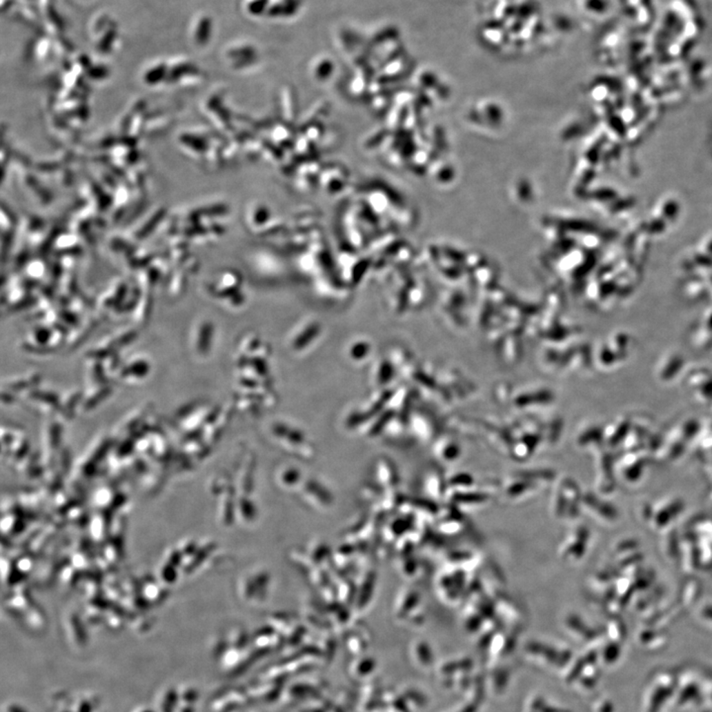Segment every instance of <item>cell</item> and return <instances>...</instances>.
<instances>
[{"mask_svg": "<svg viewBox=\"0 0 712 712\" xmlns=\"http://www.w3.org/2000/svg\"><path fill=\"white\" fill-rule=\"evenodd\" d=\"M542 489L540 484L522 474L508 478L502 483L501 492L506 501L520 503L536 496Z\"/></svg>", "mask_w": 712, "mask_h": 712, "instance_id": "1", "label": "cell"}, {"mask_svg": "<svg viewBox=\"0 0 712 712\" xmlns=\"http://www.w3.org/2000/svg\"><path fill=\"white\" fill-rule=\"evenodd\" d=\"M448 573H442L438 577L437 592L442 601L449 604H455L459 602L461 595L464 593L465 585H467V578L462 570L451 569Z\"/></svg>", "mask_w": 712, "mask_h": 712, "instance_id": "2", "label": "cell"}, {"mask_svg": "<svg viewBox=\"0 0 712 712\" xmlns=\"http://www.w3.org/2000/svg\"><path fill=\"white\" fill-rule=\"evenodd\" d=\"M451 504L458 510L473 511L483 508L490 503L491 496L486 493L475 489L463 492H451L447 494Z\"/></svg>", "mask_w": 712, "mask_h": 712, "instance_id": "3", "label": "cell"}, {"mask_svg": "<svg viewBox=\"0 0 712 712\" xmlns=\"http://www.w3.org/2000/svg\"><path fill=\"white\" fill-rule=\"evenodd\" d=\"M561 489L563 491L564 497H565L566 504H567V513H566L565 520H571L576 517V504L579 503V495L578 490H577L576 484L573 483L572 481L560 480Z\"/></svg>", "mask_w": 712, "mask_h": 712, "instance_id": "4", "label": "cell"}, {"mask_svg": "<svg viewBox=\"0 0 712 712\" xmlns=\"http://www.w3.org/2000/svg\"><path fill=\"white\" fill-rule=\"evenodd\" d=\"M550 513L552 517L556 520H565L567 513V504L563 491L561 489L560 483H555V487L552 491L551 501H550Z\"/></svg>", "mask_w": 712, "mask_h": 712, "instance_id": "5", "label": "cell"}, {"mask_svg": "<svg viewBox=\"0 0 712 712\" xmlns=\"http://www.w3.org/2000/svg\"><path fill=\"white\" fill-rule=\"evenodd\" d=\"M426 490L430 500L435 502H439L447 497L448 487L447 482H445L438 474L433 475L428 479L426 483Z\"/></svg>", "mask_w": 712, "mask_h": 712, "instance_id": "6", "label": "cell"}, {"mask_svg": "<svg viewBox=\"0 0 712 712\" xmlns=\"http://www.w3.org/2000/svg\"><path fill=\"white\" fill-rule=\"evenodd\" d=\"M446 482L448 493L477 489L475 479L469 474H457L453 478L448 479Z\"/></svg>", "mask_w": 712, "mask_h": 712, "instance_id": "7", "label": "cell"}]
</instances>
